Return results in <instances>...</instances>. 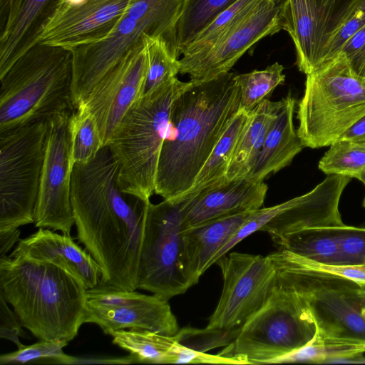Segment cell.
<instances>
[{
    "label": "cell",
    "mask_w": 365,
    "mask_h": 365,
    "mask_svg": "<svg viewBox=\"0 0 365 365\" xmlns=\"http://www.w3.org/2000/svg\"><path fill=\"white\" fill-rule=\"evenodd\" d=\"M222 270L223 288L207 328L240 329L269 298L275 267L269 255L232 252L215 262Z\"/></svg>",
    "instance_id": "7c38bea8"
},
{
    "label": "cell",
    "mask_w": 365,
    "mask_h": 365,
    "mask_svg": "<svg viewBox=\"0 0 365 365\" xmlns=\"http://www.w3.org/2000/svg\"><path fill=\"white\" fill-rule=\"evenodd\" d=\"M361 314L363 317L365 319V307L361 310Z\"/></svg>",
    "instance_id": "bcb514c9"
},
{
    "label": "cell",
    "mask_w": 365,
    "mask_h": 365,
    "mask_svg": "<svg viewBox=\"0 0 365 365\" xmlns=\"http://www.w3.org/2000/svg\"><path fill=\"white\" fill-rule=\"evenodd\" d=\"M240 329L185 327L180 329L174 336L177 342L185 347L199 352H206L212 349L228 346L237 338Z\"/></svg>",
    "instance_id": "8d00e7d4"
},
{
    "label": "cell",
    "mask_w": 365,
    "mask_h": 365,
    "mask_svg": "<svg viewBox=\"0 0 365 365\" xmlns=\"http://www.w3.org/2000/svg\"><path fill=\"white\" fill-rule=\"evenodd\" d=\"M267 190L263 181L245 178L203 190L187 197L184 227L187 230L218 218L260 209Z\"/></svg>",
    "instance_id": "44dd1931"
},
{
    "label": "cell",
    "mask_w": 365,
    "mask_h": 365,
    "mask_svg": "<svg viewBox=\"0 0 365 365\" xmlns=\"http://www.w3.org/2000/svg\"><path fill=\"white\" fill-rule=\"evenodd\" d=\"M269 256L309 312L317 333L365 340V287L331 274L297 268L280 249Z\"/></svg>",
    "instance_id": "9c48e42d"
},
{
    "label": "cell",
    "mask_w": 365,
    "mask_h": 365,
    "mask_svg": "<svg viewBox=\"0 0 365 365\" xmlns=\"http://www.w3.org/2000/svg\"><path fill=\"white\" fill-rule=\"evenodd\" d=\"M343 264H365V227H337Z\"/></svg>",
    "instance_id": "74e56055"
},
{
    "label": "cell",
    "mask_w": 365,
    "mask_h": 365,
    "mask_svg": "<svg viewBox=\"0 0 365 365\" xmlns=\"http://www.w3.org/2000/svg\"><path fill=\"white\" fill-rule=\"evenodd\" d=\"M287 3V0H262L205 53L179 61L180 73L187 74L193 83H200L230 72L255 43L285 29Z\"/></svg>",
    "instance_id": "9a60e30c"
},
{
    "label": "cell",
    "mask_w": 365,
    "mask_h": 365,
    "mask_svg": "<svg viewBox=\"0 0 365 365\" xmlns=\"http://www.w3.org/2000/svg\"><path fill=\"white\" fill-rule=\"evenodd\" d=\"M281 105L282 100L274 102L265 98L252 110L251 118L237 143L227 169V181L245 178L252 170Z\"/></svg>",
    "instance_id": "d4e9b609"
},
{
    "label": "cell",
    "mask_w": 365,
    "mask_h": 365,
    "mask_svg": "<svg viewBox=\"0 0 365 365\" xmlns=\"http://www.w3.org/2000/svg\"><path fill=\"white\" fill-rule=\"evenodd\" d=\"M70 50L38 43L1 77L0 131L75 111Z\"/></svg>",
    "instance_id": "277c9868"
},
{
    "label": "cell",
    "mask_w": 365,
    "mask_h": 365,
    "mask_svg": "<svg viewBox=\"0 0 365 365\" xmlns=\"http://www.w3.org/2000/svg\"><path fill=\"white\" fill-rule=\"evenodd\" d=\"M68 341L65 340H39L31 345L0 356V364H22L28 363L76 364L77 357L66 354L63 349Z\"/></svg>",
    "instance_id": "d590c367"
},
{
    "label": "cell",
    "mask_w": 365,
    "mask_h": 365,
    "mask_svg": "<svg viewBox=\"0 0 365 365\" xmlns=\"http://www.w3.org/2000/svg\"><path fill=\"white\" fill-rule=\"evenodd\" d=\"M275 273L274 287L263 307L218 355L239 364H272L313 338L316 325L309 312L282 273L276 268Z\"/></svg>",
    "instance_id": "52a82bcc"
},
{
    "label": "cell",
    "mask_w": 365,
    "mask_h": 365,
    "mask_svg": "<svg viewBox=\"0 0 365 365\" xmlns=\"http://www.w3.org/2000/svg\"><path fill=\"white\" fill-rule=\"evenodd\" d=\"M8 304L0 292V337L11 341L19 349L24 346L19 340L20 336H24L23 325Z\"/></svg>",
    "instance_id": "60d3db41"
},
{
    "label": "cell",
    "mask_w": 365,
    "mask_h": 365,
    "mask_svg": "<svg viewBox=\"0 0 365 365\" xmlns=\"http://www.w3.org/2000/svg\"><path fill=\"white\" fill-rule=\"evenodd\" d=\"M131 0H87L70 6L59 1L43 26L40 43L73 50L106 38L126 14Z\"/></svg>",
    "instance_id": "ac0fdd59"
},
{
    "label": "cell",
    "mask_w": 365,
    "mask_h": 365,
    "mask_svg": "<svg viewBox=\"0 0 365 365\" xmlns=\"http://www.w3.org/2000/svg\"><path fill=\"white\" fill-rule=\"evenodd\" d=\"M118 164L108 145L74 163L71 200L77 237L101 269L103 284L138 289L140 250L150 201L127 195L118 183Z\"/></svg>",
    "instance_id": "6da1fadb"
},
{
    "label": "cell",
    "mask_w": 365,
    "mask_h": 365,
    "mask_svg": "<svg viewBox=\"0 0 365 365\" xmlns=\"http://www.w3.org/2000/svg\"><path fill=\"white\" fill-rule=\"evenodd\" d=\"M339 140L365 142V115L348 129Z\"/></svg>",
    "instance_id": "7bdbcfd3"
},
{
    "label": "cell",
    "mask_w": 365,
    "mask_h": 365,
    "mask_svg": "<svg viewBox=\"0 0 365 365\" xmlns=\"http://www.w3.org/2000/svg\"><path fill=\"white\" fill-rule=\"evenodd\" d=\"M144 43L148 68L142 96L173 79L180 73L179 58L173 55L163 38L145 35Z\"/></svg>",
    "instance_id": "1f68e13d"
},
{
    "label": "cell",
    "mask_w": 365,
    "mask_h": 365,
    "mask_svg": "<svg viewBox=\"0 0 365 365\" xmlns=\"http://www.w3.org/2000/svg\"><path fill=\"white\" fill-rule=\"evenodd\" d=\"M262 0H237L207 26L183 51L180 61L208 51L227 32L242 21Z\"/></svg>",
    "instance_id": "4dcf8cb0"
},
{
    "label": "cell",
    "mask_w": 365,
    "mask_h": 365,
    "mask_svg": "<svg viewBox=\"0 0 365 365\" xmlns=\"http://www.w3.org/2000/svg\"><path fill=\"white\" fill-rule=\"evenodd\" d=\"M306 76L297 134L304 147L330 146L365 115V78L342 53Z\"/></svg>",
    "instance_id": "8992f818"
},
{
    "label": "cell",
    "mask_w": 365,
    "mask_h": 365,
    "mask_svg": "<svg viewBox=\"0 0 365 365\" xmlns=\"http://www.w3.org/2000/svg\"><path fill=\"white\" fill-rule=\"evenodd\" d=\"M365 340L323 336L315 332L301 348L275 359L272 364H364Z\"/></svg>",
    "instance_id": "484cf974"
},
{
    "label": "cell",
    "mask_w": 365,
    "mask_h": 365,
    "mask_svg": "<svg viewBox=\"0 0 365 365\" xmlns=\"http://www.w3.org/2000/svg\"><path fill=\"white\" fill-rule=\"evenodd\" d=\"M340 53L345 56L351 70L365 78V26L345 43Z\"/></svg>",
    "instance_id": "ab89813d"
},
{
    "label": "cell",
    "mask_w": 365,
    "mask_h": 365,
    "mask_svg": "<svg viewBox=\"0 0 365 365\" xmlns=\"http://www.w3.org/2000/svg\"><path fill=\"white\" fill-rule=\"evenodd\" d=\"M19 228L0 231V258L6 256L20 238Z\"/></svg>",
    "instance_id": "b9f144b4"
},
{
    "label": "cell",
    "mask_w": 365,
    "mask_h": 365,
    "mask_svg": "<svg viewBox=\"0 0 365 365\" xmlns=\"http://www.w3.org/2000/svg\"><path fill=\"white\" fill-rule=\"evenodd\" d=\"M338 226L313 227L284 236L281 248L322 263L343 264Z\"/></svg>",
    "instance_id": "f1b7e54d"
},
{
    "label": "cell",
    "mask_w": 365,
    "mask_h": 365,
    "mask_svg": "<svg viewBox=\"0 0 365 365\" xmlns=\"http://www.w3.org/2000/svg\"><path fill=\"white\" fill-rule=\"evenodd\" d=\"M356 178L361 181L365 185V170L359 174Z\"/></svg>",
    "instance_id": "f6af8a7d"
},
{
    "label": "cell",
    "mask_w": 365,
    "mask_h": 365,
    "mask_svg": "<svg viewBox=\"0 0 365 365\" xmlns=\"http://www.w3.org/2000/svg\"><path fill=\"white\" fill-rule=\"evenodd\" d=\"M83 322L97 324L106 334L135 329L173 336L180 330L168 299L101 283L87 289Z\"/></svg>",
    "instance_id": "5bb4252c"
},
{
    "label": "cell",
    "mask_w": 365,
    "mask_h": 365,
    "mask_svg": "<svg viewBox=\"0 0 365 365\" xmlns=\"http://www.w3.org/2000/svg\"><path fill=\"white\" fill-rule=\"evenodd\" d=\"M192 84L174 78L138 99L118 123L108 145L123 192L150 201L173 103Z\"/></svg>",
    "instance_id": "5b68a950"
},
{
    "label": "cell",
    "mask_w": 365,
    "mask_h": 365,
    "mask_svg": "<svg viewBox=\"0 0 365 365\" xmlns=\"http://www.w3.org/2000/svg\"><path fill=\"white\" fill-rule=\"evenodd\" d=\"M235 73L192 83L175 101L158 160L155 193L164 200L185 195L240 109Z\"/></svg>",
    "instance_id": "7a4b0ae2"
},
{
    "label": "cell",
    "mask_w": 365,
    "mask_h": 365,
    "mask_svg": "<svg viewBox=\"0 0 365 365\" xmlns=\"http://www.w3.org/2000/svg\"><path fill=\"white\" fill-rule=\"evenodd\" d=\"M237 0H184L177 26L178 57L194 39Z\"/></svg>",
    "instance_id": "f546056e"
},
{
    "label": "cell",
    "mask_w": 365,
    "mask_h": 365,
    "mask_svg": "<svg viewBox=\"0 0 365 365\" xmlns=\"http://www.w3.org/2000/svg\"><path fill=\"white\" fill-rule=\"evenodd\" d=\"M364 0H287L285 31L296 49L297 64L306 75L317 69L325 50Z\"/></svg>",
    "instance_id": "2e32d148"
},
{
    "label": "cell",
    "mask_w": 365,
    "mask_h": 365,
    "mask_svg": "<svg viewBox=\"0 0 365 365\" xmlns=\"http://www.w3.org/2000/svg\"><path fill=\"white\" fill-rule=\"evenodd\" d=\"M363 206L365 207V197H364V200H363Z\"/></svg>",
    "instance_id": "7dc6e473"
},
{
    "label": "cell",
    "mask_w": 365,
    "mask_h": 365,
    "mask_svg": "<svg viewBox=\"0 0 365 365\" xmlns=\"http://www.w3.org/2000/svg\"><path fill=\"white\" fill-rule=\"evenodd\" d=\"M255 211L218 218L185 230V264L190 287L198 282L215 257Z\"/></svg>",
    "instance_id": "603a6c76"
},
{
    "label": "cell",
    "mask_w": 365,
    "mask_h": 365,
    "mask_svg": "<svg viewBox=\"0 0 365 365\" xmlns=\"http://www.w3.org/2000/svg\"><path fill=\"white\" fill-rule=\"evenodd\" d=\"M188 198L148 204L140 250L138 289L167 299L190 287L185 264V207Z\"/></svg>",
    "instance_id": "30bf717a"
},
{
    "label": "cell",
    "mask_w": 365,
    "mask_h": 365,
    "mask_svg": "<svg viewBox=\"0 0 365 365\" xmlns=\"http://www.w3.org/2000/svg\"><path fill=\"white\" fill-rule=\"evenodd\" d=\"M60 0H0V77L40 43L43 26Z\"/></svg>",
    "instance_id": "ffe728a7"
},
{
    "label": "cell",
    "mask_w": 365,
    "mask_h": 365,
    "mask_svg": "<svg viewBox=\"0 0 365 365\" xmlns=\"http://www.w3.org/2000/svg\"><path fill=\"white\" fill-rule=\"evenodd\" d=\"M48 119L0 131V231L34 223Z\"/></svg>",
    "instance_id": "ba28073f"
},
{
    "label": "cell",
    "mask_w": 365,
    "mask_h": 365,
    "mask_svg": "<svg viewBox=\"0 0 365 365\" xmlns=\"http://www.w3.org/2000/svg\"><path fill=\"white\" fill-rule=\"evenodd\" d=\"M351 178L327 175L311 191L276 205V212L260 230L278 242L288 234L307 227L344 225L339 210L342 192Z\"/></svg>",
    "instance_id": "d6986e66"
},
{
    "label": "cell",
    "mask_w": 365,
    "mask_h": 365,
    "mask_svg": "<svg viewBox=\"0 0 365 365\" xmlns=\"http://www.w3.org/2000/svg\"><path fill=\"white\" fill-rule=\"evenodd\" d=\"M88 288L66 269L21 256L0 258V292L39 340L70 341L84 324Z\"/></svg>",
    "instance_id": "3957f363"
},
{
    "label": "cell",
    "mask_w": 365,
    "mask_h": 365,
    "mask_svg": "<svg viewBox=\"0 0 365 365\" xmlns=\"http://www.w3.org/2000/svg\"><path fill=\"white\" fill-rule=\"evenodd\" d=\"M145 35L163 38L173 55L178 58L177 22L156 15L135 18L125 14L106 38L71 51L73 57L72 100L76 109Z\"/></svg>",
    "instance_id": "8fae6325"
},
{
    "label": "cell",
    "mask_w": 365,
    "mask_h": 365,
    "mask_svg": "<svg viewBox=\"0 0 365 365\" xmlns=\"http://www.w3.org/2000/svg\"><path fill=\"white\" fill-rule=\"evenodd\" d=\"M72 154L74 163L93 160L103 147L96 121L82 106L72 113Z\"/></svg>",
    "instance_id": "e575fe53"
},
{
    "label": "cell",
    "mask_w": 365,
    "mask_h": 365,
    "mask_svg": "<svg viewBox=\"0 0 365 365\" xmlns=\"http://www.w3.org/2000/svg\"><path fill=\"white\" fill-rule=\"evenodd\" d=\"M296 100L291 93L282 99L277 118L269 128L257 160L245 178L262 182L289 165L304 145L294 128Z\"/></svg>",
    "instance_id": "cb8c5ba5"
},
{
    "label": "cell",
    "mask_w": 365,
    "mask_h": 365,
    "mask_svg": "<svg viewBox=\"0 0 365 365\" xmlns=\"http://www.w3.org/2000/svg\"><path fill=\"white\" fill-rule=\"evenodd\" d=\"M284 67L276 62L264 70L235 74L240 90V109L252 110L285 80Z\"/></svg>",
    "instance_id": "836d02e7"
},
{
    "label": "cell",
    "mask_w": 365,
    "mask_h": 365,
    "mask_svg": "<svg viewBox=\"0 0 365 365\" xmlns=\"http://www.w3.org/2000/svg\"><path fill=\"white\" fill-rule=\"evenodd\" d=\"M318 167L327 175L356 178L365 170V142L339 140L319 162Z\"/></svg>",
    "instance_id": "d6a6232c"
},
{
    "label": "cell",
    "mask_w": 365,
    "mask_h": 365,
    "mask_svg": "<svg viewBox=\"0 0 365 365\" xmlns=\"http://www.w3.org/2000/svg\"><path fill=\"white\" fill-rule=\"evenodd\" d=\"M251 115L252 110H239L198 173L192 187L179 198L192 197L203 190L227 181V169Z\"/></svg>",
    "instance_id": "4316f807"
},
{
    "label": "cell",
    "mask_w": 365,
    "mask_h": 365,
    "mask_svg": "<svg viewBox=\"0 0 365 365\" xmlns=\"http://www.w3.org/2000/svg\"><path fill=\"white\" fill-rule=\"evenodd\" d=\"M86 1L87 0H61V2L70 6L81 5Z\"/></svg>",
    "instance_id": "ee69618b"
},
{
    "label": "cell",
    "mask_w": 365,
    "mask_h": 365,
    "mask_svg": "<svg viewBox=\"0 0 365 365\" xmlns=\"http://www.w3.org/2000/svg\"><path fill=\"white\" fill-rule=\"evenodd\" d=\"M9 256H21L59 265L80 279L88 289L101 282L102 272L91 255L76 244L70 235L51 229L38 228L20 239Z\"/></svg>",
    "instance_id": "7402d4cb"
},
{
    "label": "cell",
    "mask_w": 365,
    "mask_h": 365,
    "mask_svg": "<svg viewBox=\"0 0 365 365\" xmlns=\"http://www.w3.org/2000/svg\"><path fill=\"white\" fill-rule=\"evenodd\" d=\"M147 68L143 38L93 88L80 105L94 118L103 147L108 145L118 123L142 96Z\"/></svg>",
    "instance_id": "e0dca14e"
},
{
    "label": "cell",
    "mask_w": 365,
    "mask_h": 365,
    "mask_svg": "<svg viewBox=\"0 0 365 365\" xmlns=\"http://www.w3.org/2000/svg\"><path fill=\"white\" fill-rule=\"evenodd\" d=\"M74 111L48 118V130L34 224L70 235L74 222L71 200L73 168L71 119Z\"/></svg>",
    "instance_id": "4fadbf2b"
},
{
    "label": "cell",
    "mask_w": 365,
    "mask_h": 365,
    "mask_svg": "<svg viewBox=\"0 0 365 365\" xmlns=\"http://www.w3.org/2000/svg\"><path fill=\"white\" fill-rule=\"evenodd\" d=\"M110 335L113 343L133 355L136 363L178 364L183 347L174 336L146 330L121 329Z\"/></svg>",
    "instance_id": "83f0119b"
},
{
    "label": "cell",
    "mask_w": 365,
    "mask_h": 365,
    "mask_svg": "<svg viewBox=\"0 0 365 365\" xmlns=\"http://www.w3.org/2000/svg\"><path fill=\"white\" fill-rule=\"evenodd\" d=\"M364 26L365 0L331 40L325 50L322 63L319 68L336 58L345 43Z\"/></svg>",
    "instance_id": "f35d334b"
}]
</instances>
